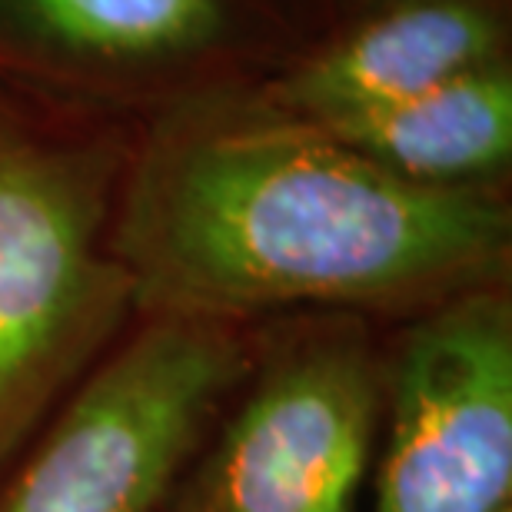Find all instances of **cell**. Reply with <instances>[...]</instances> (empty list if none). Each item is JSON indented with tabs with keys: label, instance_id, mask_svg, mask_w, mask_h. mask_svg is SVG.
Masks as SVG:
<instances>
[{
	"label": "cell",
	"instance_id": "obj_1",
	"mask_svg": "<svg viewBox=\"0 0 512 512\" xmlns=\"http://www.w3.org/2000/svg\"><path fill=\"white\" fill-rule=\"evenodd\" d=\"M120 253L173 320L296 303L469 293L503 266L509 210L479 187H426L293 120L163 140L133 180Z\"/></svg>",
	"mask_w": 512,
	"mask_h": 512
},
{
	"label": "cell",
	"instance_id": "obj_2",
	"mask_svg": "<svg viewBox=\"0 0 512 512\" xmlns=\"http://www.w3.org/2000/svg\"><path fill=\"white\" fill-rule=\"evenodd\" d=\"M240 373L220 323L163 316L87 383L0 512H150Z\"/></svg>",
	"mask_w": 512,
	"mask_h": 512
},
{
	"label": "cell",
	"instance_id": "obj_3",
	"mask_svg": "<svg viewBox=\"0 0 512 512\" xmlns=\"http://www.w3.org/2000/svg\"><path fill=\"white\" fill-rule=\"evenodd\" d=\"M373 512H506L512 496V313L469 290L406 336L389 393Z\"/></svg>",
	"mask_w": 512,
	"mask_h": 512
},
{
	"label": "cell",
	"instance_id": "obj_4",
	"mask_svg": "<svg viewBox=\"0 0 512 512\" xmlns=\"http://www.w3.org/2000/svg\"><path fill=\"white\" fill-rule=\"evenodd\" d=\"M94 230V200L67 160L0 150V459L97 333Z\"/></svg>",
	"mask_w": 512,
	"mask_h": 512
},
{
	"label": "cell",
	"instance_id": "obj_5",
	"mask_svg": "<svg viewBox=\"0 0 512 512\" xmlns=\"http://www.w3.org/2000/svg\"><path fill=\"white\" fill-rule=\"evenodd\" d=\"M376 416L380 383L360 346L283 356L223 433L200 512H356Z\"/></svg>",
	"mask_w": 512,
	"mask_h": 512
},
{
	"label": "cell",
	"instance_id": "obj_6",
	"mask_svg": "<svg viewBox=\"0 0 512 512\" xmlns=\"http://www.w3.org/2000/svg\"><path fill=\"white\" fill-rule=\"evenodd\" d=\"M503 24L483 0H399L273 87L280 120L320 127L499 60Z\"/></svg>",
	"mask_w": 512,
	"mask_h": 512
},
{
	"label": "cell",
	"instance_id": "obj_7",
	"mask_svg": "<svg viewBox=\"0 0 512 512\" xmlns=\"http://www.w3.org/2000/svg\"><path fill=\"white\" fill-rule=\"evenodd\" d=\"M376 167L426 187H473L512 153V77L503 60L396 104L316 127Z\"/></svg>",
	"mask_w": 512,
	"mask_h": 512
},
{
	"label": "cell",
	"instance_id": "obj_8",
	"mask_svg": "<svg viewBox=\"0 0 512 512\" xmlns=\"http://www.w3.org/2000/svg\"><path fill=\"white\" fill-rule=\"evenodd\" d=\"M27 24L70 50L147 60L200 47L220 30V0H10Z\"/></svg>",
	"mask_w": 512,
	"mask_h": 512
}]
</instances>
